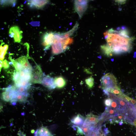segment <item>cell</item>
<instances>
[{
    "mask_svg": "<svg viewBox=\"0 0 136 136\" xmlns=\"http://www.w3.org/2000/svg\"><path fill=\"white\" fill-rule=\"evenodd\" d=\"M38 130L39 129H37L35 131V133H34V134L35 135L37 134L38 133Z\"/></svg>",
    "mask_w": 136,
    "mask_h": 136,
    "instance_id": "1f68e13d",
    "label": "cell"
},
{
    "mask_svg": "<svg viewBox=\"0 0 136 136\" xmlns=\"http://www.w3.org/2000/svg\"><path fill=\"white\" fill-rule=\"evenodd\" d=\"M103 90H105L108 92L112 93L118 97L124 100L126 99L125 98L124 94L120 89L119 87L118 86L114 88H106Z\"/></svg>",
    "mask_w": 136,
    "mask_h": 136,
    "instance_id": "30bf717a",
    "label": "cell"
},
{
    "mask_svg": "<svg viewBox=\"0 0 136 136\" xmlns=\"http://www.w3.org/2000/svg\"><path fill=\"white\" fill-rule=\"evenodd\" d=\"M88 2L87 0L74 1L75 9L80 18H82L87 8Z\"/></svg>",
    "mask_w": 136,
    "mask_h": 136,
    "instance_id": "277c9868",
    "label": "cell"
},
{
    "mask_svg": "<svg viewBox=\"0 0 136 136\" xmlns=\"http://www.w3.org/2000/svg\"><path fill=\"white\" fill-rule=\"evenodd\" d=\"M43 76V73L40 66L37 64L32 71L31 82L34 84H41Z\"/></svg>",
    "mask_w": 136,
    "mask_h": 136,
    "instance_id": "3957f363",
    "label": "cell"
},
{
    "mask_svg": "<svg viewBox=\"0 0 136 136\" xmlns=\"http://www.w3.org/2000/svg\"><path fill=\"white\" fill-rule=\"evenodd\" d=\"M41 84L50 90L53 89L56 87L54 79L48 76L43 77Z\"/></svg>",
    "mask_w": 136,
    "mask_h": 136,
    "instance_id": "ba28073f",
    "label": "cell"
},
{
    "mask_svg": "<svg viewBox=\"0 0 136 136\" xmlns=\"http://www.w3.org/2000/svg\"><path fill=\"white\" fill-rule=\"evenodd\" d=\"M112 101V100L108 98L105 99L104 103L107 107H110L111 106Z\"/></svg>",
    "mask_w": 136,
    "mask_h": 136,
    "instance_id": "d4e9b609",
    "label": "cell"
},
{
    "mask_svg": "<svg viewBox=\"0 0 136 136\" xmlns=\"http://www.w3.org/2000/svg\"><path fill=\"white\" fill-rule=\"evenodd\" d=\"M85 81L89 88L91 89L93 87L94 85V79L93 77H90L86 79Z\"/></svg>",
    "mask_w": 136,
    "mask_h": 136,
    "instance_id": "7402d4cb",
    "label": "cell"
},
{
    "mask_svg": "<svg viewBox=\"0 0 136 136\" xmlns=\"http://www.w3.org/2000/svg\"><path fill=\"white\" fill-rule=\"evenodd\" d=\"M9 58L11 61L12 64L15 67L16 71L19 72L23 69L22 66L20 63L15 60L12 59L11 57L10 56Z\"/></svg>",
    "mask_w": 136,
    "mask_h": 136,
    "instance_id": "44dd1931",
    "label": "cell"
},
{
    "mask_svg": "<svg viewBox=\"0 0 136 136\" xmlns=\"http://www.w3.org/2000/svg\"><path fill=\"white\" fill-rule=\"evenodd\" d=\"M121 28L118 27V31L111 28L104 33L106 45L112 53L116 54L130 52L132 42L135 39L134 37H129V32L124 26Z\"/></svg>",
    "mask_w": 136,
    "mask_h": 136,
    "instance_id": "6da1fadb",
    "label": "cell"
},
{
    "mask_svg": "<svg viewBox=\"0 0 136 136\" xmlns=\"http://www.w3.org/2000/svg\"><path fill=\"white\" fill-rule=\"evenodd\" d=\"M0 62L2 63L4 69H7L9 67V62L6 59L2 61L0 60Z\"/></svg>",
    "mask_w": 136,
    "mask_h": 136,
    "instance_id": "cb8c5ba5",
    "label": "cell"
},
{
    "mask_svg": "<svg viewBox=\"0 0 136 136\" xmlns=\"http://www.w3.org/2000/svg\"><path fill=\"white\" fill-rule=\"evenodd\" d=\"M85 118L80 114H78L74 117L71 120V123L74 127L81 126L84 124Z\"/></svg>",
    "mask_w": 136,
    "mask_h": 136,
    "instance_id": "7c38bea8",
    "label": "cell"
},
{
    "mask_svg": "<svg viewBox=\"0 0 136 136\" xmlns=\"http://www.w3.org/2000/svg\"><path fill=\"white\" fill-rule=\"evenodd\" d=\"M13 125V124L12 123L11 124H10V126H12Z\"/></svg>",
    "mask_w": 136,
    "mask_h": 136,
    "instance_id": "8d00e7d4",
    "label": "cell"
},
{
    "mask_svg": "<svg viewBox=\"0 0 136 136\" xmlns=\"http://www.w3.org/2000/svg\"><path fill=\"white\" fill-rule=\"evenodd\" d=\"M99 117L90 113L86 116L84 123L96 126L99 121Z\"/></svg>",
    "mask_w": 136,
    "mask_h": 136,
    "instance_id": "52a82bcc",
    "label": "cell"
},
{
    "mask_svg": "<svg viewBox=\"0 0 136 136\" xmlns=\"http://www.w3.org/2000/svg\"><path fill=\"white\" fill-rule=\"evenodd\" d=\"M54 82L56 87L61 88L64 87L66 83L65 79L62 76H59L54 79Z\"/></svg>",
    "mask_w": 136,
    "mask_h": 136,
    "instance_id": "2e32d148",
    "label": "cell"
},
{
    "mask_svg": "<svg viewBox=\"0 0 136 136\" xmlns=\"http://www.w3.org/2000/svg\"><path fill=\"white\" fill-rule=\"evenodd\" d=\"M101 128V126L97 125L92 128L91 130L89 136H99V131Z\"/></svg>",
    "mask_w": 136,
    "mask_h": 136,
    "instance_id": "ffe728a7",
    "label": "cell"
},
{
    "mask_svg": "<svg viewBox=\"0 0 136 136\" xmlns=\"http://www.w3.org/2000/svg\"><path fill=\"white\" fill-rule=\"evenodd\" d=\"M15 60L22 65L23 69H27L32 71L33 69L26 56H21Z\"/></svg>",
    "mask_w": 136,
    "mask_h": 136,
    "instance_id": "8fae6325",
    "label": "cell"
},
{
    "mask_svg": "<svg viewBox=\"0 0 136 136\" xmlns=\"http://www.w3.org/2000/svg\"><path fill=\"white\" fill-rule=\"evenodd\" d=\"M52 52L53 55H57L64 52L63 48V45L60 42L51 45Z\"/></svg>",
    "mask_w": 136,
    "mask_h": 136,
    "instance_id": "5bb4252c",
    "label": "cell"
},
{
    "mask_svg": "<svg viewBox=\"0 0 136 136\" xmlns=\"http://www.w3.org/2000/svg\"><path fill=\"white\" fill-rule=\"evenodd\" d=\"M38 136H53L46 127H42L39 129L37 134Z\"/></svg>",
    "mask_w": 136,
    "mask_h": 136,
    "instance_id": "e0dca14e",
    "label": "cell"
},
{
    "mask_svg": "<svg viewBox=\"0 0 136 136\" xmlns=\"http://www.w3.org/2000/svg\"><path fill=\"white\" fill-rule=\"evenodd\" d=\"M21 115L22 116H24V115H25V114L24 112H22V113H21Z\"/></svg>",
    "mask_w": 136,
    "mask_h": 136,
    "instance_id": "e575fe53",
    "label": "cell"
},
{
    "mask_svg": "<svg viewBox=\"0 0 136 136\" xmlns=\"http://www.w3.org/2000/svg\"><path fill=\"white\" fill-rule=\"evenodd\" d=\"M54 34V32H46L44 35L42 39V44L45 47V50L48 49L51 45Z\"/></svg>",
    "mask_w": 136,
    "mask_h": 136,
    "instance_id": "8992f818",
    "label": "cell"
},
{
    "mask_svg": "<svg viewBox=\"0 0 136 136\" xmlns=\"http://www.w3.org/2000/svg\"><path fill=\"white\" fill-rule=\"evenodd\" d=\"M104 133L106 135V134H107L108 133H109V130H108L107 128H105L104 129Z\"/></svg>",
    "mask_w": 136,
    "mask_h": 136,
    "instance_id": "f1b7e54d",
    "label": "cell"
},
{
    "mask_svg": "<svg viewBox=\"0 0 136 136\" xmlns=\"http://www.w3.org/2000/svg\"><path fill=\"white\" fill-rule=\"evenodd\" d=\"M99 132L101 136H106V135L105 134L104 132L102 131L101 128L100 129Z\"/></svg>",
    "mask_w": 136,
    "mask_h": 136,
    "instance_id": "4316f807",
    "label": "cell"
},
{
    "mask_svg": "<svg viewBox=\"0 0 136 136\" xmlns=\"http://www.w3.org/2000/svg\"><path fill=\"white\" fill-rule=\"evenodd\" d=\"M48 0H30L28 3L30 7L37 9H41L48 4Z\"/></svg>",
    "mask_w": 136,
    "mask_h": 136,
    "instance_id": "9c48e42d",
    "label": "cell"
},
{
    "mask_svg": "<svg viewBox=\"0 0 136 136\" xmlns=\"http://www.w3.org/2000/svg\"><path fill=\"white\" fill-rule=\"evenodd\" d=\"M3 43L0 46V60L3 61L5 58V56L7 53V51L8 49V45L6 44L3 47L2 46Z\"/></svg>",
    "mask_w": 136,
    "mask_h": 136,
    "instance_id": "ac0fdd59",
    "label": "cell"
},
{
    "mask_svg": "<svg viewBox=\"0 0 136 136\" xmlns=\"http://www.w3.org/2000/svg\"><path fill=\"white\" fill-rule=\"evenodd\" d=\"M4 89L5 91L2 93V98L4 101L8 102L11 100L13 90L12 86L10 85Z\"/></svg>",
    "mask_w": 136,
    "mask_h": 136,
    "instance_id": "4fadbf2b",
    "label": "cell"
},
{
    "mask_svg": "<svg viewBox=\"0 0 136 136\" xmlns=\"http://www.w3.org/2000/svg\"><path fill=\"white\" fill-rule=\"evenodd\" d=\"M11 104L13 106H14L16 105V102H13L11 103Z\"/></svg>",
    "mask_w": 136,
    "mask_h": 136,
    "instance_id": "4dcf8cb0",
    "label": "cell"
},
{
    "mask_svg": "<svg viewBox=\"0 0 136 136\" xmlns=\"http://www.w3.org/2000/svg\"><path fill=\"white\" fill-rule=\"evenodd\" d=\"M22 136H26L25 134H23Z\"/></svg>",
    "mask_w": 136,
    "mask_h": 136,
    "instance_id": "d590c367",
    "label": "cell"
},
{
    "mask_svg": "<svg viewBox=\"0 0 136 136\" xmlns=\"http://www.w3.org/2000/svg\"><path fill=\"white\" fill-rule=\"evenodd\" d=\"M78 23L77 22L73 28L68 31L63 33H57L60 37L62 38L69 37L78 29Z\"/></svg>",
    "mask_w": 136,
    "mask_h": 136,
    "instance_id": "9a60e30c",
    "label": "cell"
},
{
    "mask_svg": "<svg viewBox=\"0 0 136 136\" xmlns=\"http://www.w3.org/2000/svg\"><path fill=\"white\" fill-rule=\"evenodd\" d=\"M125 98L130 104L133 105L136 108V100L124 94Z\"/></svg>",
    "mask_w": 136,
    "mask_h": 136,
    "instance_id": "603a6c76",
    "label": "cell"
},
{
    "mask_svg": "<svg viewBox=\"0 0 136 136\" xmlns=\"http://www.w3.org/2000/svg\"><path fill=\"white\" fill-rule=\"evenodd\" d=\"M126 0H116L115 2L120 4H123L125 3Z\"/></svg>",
    "mask_w": 136,
    "mask_h": 136,
    "instance_id": "484cf974",
    "label": "cell"
},
{
    "mask_svg": "<svg viewBox=\"0 0 136 136\" xmlns=\"http://www.w3.org/2000/svg\"><path fill=\"white\" fill-rule=\"evenodd\" d=\"M0 72H1V68L2 67H3V65L2 63L0 62Z\"/></svg>",
    "mask_w": 136,
    "mask_h": 136,
    "instance_id": "836d02e7",
    "label": "cell"
},
{
    "mask_svg": "<svg viewBox=\"0 0 136 136\" xmlns=\"http://www.w3.org/2000/svg\"><path fill=\"white\" fill-rule=\"evenodd\" d=\"M100 81L103 89L108 88H114L118 86L117 79L111 73H107L103 76Z\"/></svg>",
    "mask_w": 136,
    "mask_h": 136,
    "instance_id": "7a4b0ae2",
    "label": "cell"
},
{
    "mask_svg": "<svg viewBox=\"0 0 136 136\" xmlns=\"http://www.w3.org/2000/svg\"><path fill=\"white\" fill-rule=\"evenodd\" d=\"M22 32L18 26H13L10 29L9 36L12 38L13 37L15 42L19 43L21 41V39L22 38Z\"/></svg>",
    "mask_w": 136,
    "mask_h": 136,
    "instance_id": "5b68a950",
    "label": "cell"
},
{
    "mask_svg": "<svg viewBox=\"0 0 136 136\" xmlns=\"http://www.w3.org/2000/svg\"><path fill=\"white\" fill-rule=\"evenodd\" d=\"M34 136H38V134H37L35 135Z\"/></svg>",
    "mask_w": 136,
    "mask_h": 136,
    "instance_id": "74e56055",
    "label": "cell"
},
{
    "mask_svg": "<svg viewBox=\"0 0 136 136\" xmlns=\"http://www.w3.org/2000/svg\"><path fill=\"white\" fill-rule=\"evenodd\" d=\"M133 125H134L135 127H136V117L133 121Z\"/></svg>",
    "mask_w": 136,
    "mask_h": 136,
    "instance_id": "f546056e",
    "label": "cell"
},
{
    "mask_svg": "<svg viewBox=\"0 0 136 136\" xmlns=\"http://www.w3.org/2000/svg\"><path fill=\"white\" fill-rule=\"evenodd\" d=\"M23 134V133L20 130L18 131L17 134L19 136H22Z\"/></svg>",
    "mask_w": 136,
    "mask_h": 136,
    "instance_id": "83f0119b",
    "label": "cell"
},
{
    "mask_svg": "<svg viewBox=\"0 0 136 136\" xmlns=\"http://www.w3.org/2000/svg\"><path fill=\"white\" fill-rule=\"evenodd\" d=\"M35 130L34 129H32L31 130V133H35Z\"/></svg>",
    "mask_w": 136,
    "mask_h": 136,
    "instance_id": "d6a6232c",
    "label": "cell"
},
{
    "mask_svg": "<svg viewBox=\"0 0 136 136\" xmlns=\"http://www.w3.org/2000/svg\"><path fill=\"white\" fill-rule=\"evenodd\" d=\"M100 48L105 54L107 56L111 57L113 55L111 50L106 44L101 46Z\"/></svg>",
    "mask_w": 136,
    "mask_h": 136,
    "instance_id": "d6986e66",
    "label": "cell"
}]
</instances>
